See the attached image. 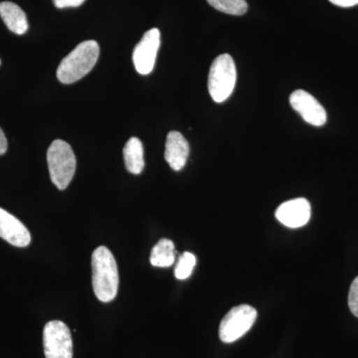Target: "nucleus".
<instances>
[{
	"label": "nucleus",
	"instance_id": "nucleus-18",
	"mask_svg": "<svg viewBox=\"0 0 358 358\" xmlns=\"http://www.w3.org/2000/svg\"><path fill=\"white\" fill-rule=\"evenodd\" d=\"M85 0H53L54 6L57 8H66V7H78L82 6Z\"/></svg>",
	"mask_w": 358,
	"mask_h": 358
},
{
	"label": "nucleus",
	"instance_id": "nucleus-12",
	"mask_svg": "<svg viewBox=\"0 0 358 358\" xmlns=\"http://www.w3.org/2000/svg\"><path fill=\"white\" fill-rule=\"evenodd\" d=\"M0 16L11 32L23 35L27 32L28 21L26 14L17 4L4 1L0 3Z\"/></svg>",
	"mask_w": 358,
	"mask_h": 358
},
{
	"label": "nucleus",
	"instance_id": "nucleus-7",
	"mask_svg": "<svg viewBox=\"0 0 358 358\" xmlns=\"http://www.w3.org/2000/svg\"><path fill=\"white\" fill-rule=\"evenodd\" d=\"M159 46V30L157 28H152L145 33L140 43L134 47V65L140 74L148 75L154 70Z\"/></svg>",
	"mask_w": 358,
	"mask_h": 358
},
{
	"label": "nucleus",
	"instance_id": "nucleus-4",
	"mask_svg": "<svg viewBox=\"0 0 358 358\" xmlns=\"http://www.w3.org/2000/svg\"><path fill=\"white\" fill-rule=\"evenodd\" d=\"M237 71L229 54L219 55L212 63L208 76V90L212 100L223 103L233 93L236 85Z\"/></svg>",
	"mask_w": 358,
	"mask_h": 358
},
{
	"label": "nucleus",
	"instance_id": "nucleus-10",
	"mask_svg": "<svg viewBox=\"0 0 358 358\" xmlns=\"http://www.w3.org/2000/svg\"><path fill=\"white\" fill-rule=\"evenodd\" d=\"M0 237L15 247H26L31 242V235L24 224L2 208H0Z\"/></svg>",
	"mask_w": 358,
	"mask_h": 358
},
{
	"label": "nucleus",
	"instance_id": "nucleus-20",
	"mask_svg": "<svg viewBox=\"0 0 358 358\" xmlns=\"http://www.w3.org/2000/svg\"><path fill=\"white\" fill-rule=\"evenodd\" d=\"M7 147H8V145H7L6 134H4L3 131L0 128V155L6 154Z\"/></svg>",
	"mask_w": 358,
	"mask_h": 358
},
{
	"label": "nucleus",
	"instance_id": "nucleus-1",
	"mask_svg": "<svg viewBox=\"0 0 358 358\" xmlns=\"http://www.w3.org/2000/svg\"><path fill=\"white\" fill-rule=\"evenodd\" d=\"M93 289L96 298L103 303L114 300L119 289V271L112 252L100 246L92 255Z\"/></svg>",
	"mask_w": 358,
	"mask_h": 358
},
{
	"label": "nucleus",
	"instance_id": "nucleus-11",
	"mask_svg": "<svg viewBox=\"0 0 358 358\" xmlns=\"http://www.w3.org/2000/svg\"><path fill=\"white\" fill-rule=\"evenodd\" d=\"M189 150L188 141L182 134L178 131L167 134L164 159L173 171H181L185 166Z\"/></svg>",
	"mask_w": 358,
	"mask_h": 358
},
{
	"label": "nucleus",
	"instance_id": "nucleus-6",
	"mask_svg": "<svg viewBox=\"0 0 358 358\" xmlns=\"http://www.w3.org/2000/svg\"><path fill=\"white\" fill-rule=\"evenodd\" d=\"M43 345L46 358H73L71 331L61 320H52L45 326Z\"/></svg>",
	"mask_w": 358,
	"mask_h": 358
},
{
	"label": "nucleus",
	"instance_id": "nucleus-5",
	"mask_svg": "<svg viewBox=\"0 0 358 358\" xmlns=\"http://www.w3.org/2000/svg\"><path fill=\"white\" fill-rule=\"evenodd\" d=\"M257 319V310L249 305L231 308L221 320L219 336L225 343H234L248 333Z\"/></svg>",
	"mask_w": 358,
	"mask_h": 358
},
{
	"label": "nucleus",
	"instance_id": "nucleus-2",
	"mask_svg": "<svg viewBox=\"0 0 358 358\" xmlns=\"http://www.w3.org/2000/svg\"><path fill=\"white\" fill-rule=\"evenodd\" d=\"M100 47L94 40L82 42L59 65L57 78L63 84H72L86 76L95 67Z\"/></svg>",
	"mask_w": 358,
	"mask_h": 358
},
{
	"label": "nucleus",
	"instance_id": "nucleus-8",
	"mask_svg": "<svg viewBox=\"0 0 358 358\" xmlns=\"http://www.w3.org/2000/svg\"><path fill=\"white\" fill-rule=\"evenodd\" d=\"M289 103L292 108L299 113L308 124L315 127H322L326 124V110L320 105L319 101L308 92L296 90L289 96Z\"/></svg>",
	"mask_w": 358,
	"mask_h": 358
},
{
	"label": "nucleus",
	"instance_id": "nucleus-14",
	"mask_svg": "<svg viewBox=\"0 0 358 358\" xmlns=\"http://www.w3.org/2000/svg\"><path fill=\"white\" fill-rule=\"evenodd\" d=\"M176 261V246L169 239H162L152 249L150 263L154 267L166 268Z\"/></svg>",
	"mask_w": 358,
	"mask_h": 358
},
{
	"label": "nucleus",
	"instance_id": "nucleus-9",
	"mask_svg": "<svg viewBox=\"0 0 358 358\" xmlns=\"http://www.w3.org/2000/svg\"><path fill=\"white\" fill-rule=\"evenodd\" d=\"M312 207L306 199L289 200L278 207L275 218L289 228H300L310 221Z\"/></svg>",
	"mask_w": 358,
	"mask_h": 358
},
{
	"label": "nucleus",
	"instance_id": "nucleus-13",
	"mask_svg": "<svg viewBox=\"0 0 358 358\" xmlns=\"http://www.w3.org/2000/svg\"><path fill=\"white\" fill-rule=\"evenodd\" d=\"M124 159L129 173L140 174L145 167L143 143L138 138H131L124 148Z\"/></svg>",
	"mask_w": 358,
	"mask_h": 358
},
{
	"label": "nucleus",
	"instance_id": "nucleus-16",
	"mask_svg": "<svg viewBox=\"0 0 358 358\" xmlns=\"http://www.w3.org/2000/svg\"><path fill=\"white\" fill-rule=\"evenodd\" d=\"M196 265V258L189 252H185L179 258L178 265L176 267V279L185 280L192 275L193 268Z\"/></svg>",
	"mask_w": 358,
	"mask_h": 358
},
{
	"label": "nucleus",
	"instance_id": "nucleus-17",
	"mask_svg": "<svg viewBox=\"0 0 358 358\" xmlns=\"http://www.w3.org/2000/svg\"><path fill=\"white\" fill-rule=\"evenodd\" d=\"M348 307L350 312L358 317V275L353 280L348 294Z\"/></svg>",
	"mask_w": 358,
	"mask_h": 358
},
{
	"label": "nucleus",
	"instance_id": "nucleus-21",
	"mask_svg": "<svg viewBox=\"0 0 358 358\" xmlns=\"http://www.w3.org/2000/svg\"><path fill=\"white\" fill-rule=\"evenodd\" d=\"M0 64H1V61H0Z\"/></svg>",
	"mask_w": 358,
	"mask_h": 358
},
{
	"label": "nucleus",
	"instance_id": "nucleus-19",
	"mask_svg": "<svg viewBox=\"0 0 358 358\" xmlns=\"http://www.w3.org/2000/svg\"><path fill=\"white\" fill-rule=\"evenodd\" d=\"M329 1L339 7H352L358 4V0H329Z\"/></svg>",
	"mask_w": 358,
	"mask_h": 358
},
{
	"label": "nucleus",
	"instance_id": "nucleus-3",
	"mask_svg": "<svg viewBox=\"0 0 358 358\" xmlns=\"http://www.w3.org/2000/svg\"><path fill=\"white\" fill-rule=\"evenodd\" d=\"M47 162L52 182L59 189H66L74 178L77 164L69 143L61 140L54 141L47 152Z\"/></svg>",
	"mask_w": 358,
	"mask_h": 358
},
{
	"label": "nucleus",
	"instance_id": "nucleus-15",
	"mask_svg": "<svg viewBox=\"0 0 358 358\" xmlns=\"http://www.w3.org/2000/svg\"><path fill=\"white\" fill-rule=\"evenodd\" d=\"M207 2L218 11L230 15H243L248 10L245 0H207Z\"/></svg>",
	"mask_w": 358,
	"mask_h": 358
}]
</instances>
